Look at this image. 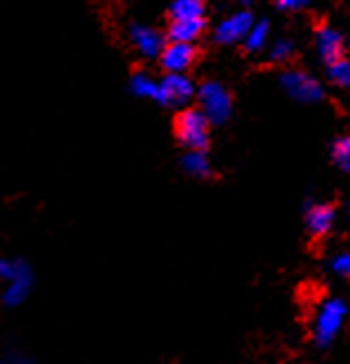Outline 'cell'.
<instances>
[{"instance_id":"5","label":"cell","mask_w":350,"mask_h":364,"mask_svg":"<svg viewBox=\"0 0 350 364\" xmlns=\"http://www.w3.org/2000/svg\"><path fill=\"white\" fill-rule=\"evenodd\" d=\"M197 94L195 83L190 81L185 74H165L161 78V87H158V101L161 105L170 107H181L187 101H192Z\"/></svg>"},{"instance_id":"11","label":"cell","mask_w":350,"mask_h":364,"mask_svg":"<svg viewBox=\"0 0 350 364\" xmlns=\"http://www.w3.org/2000/svg\"><path fill=\"white\" fill-rule=\"evenodd\" d=\"M335 221V208L330 203H310L306 213V228L312 237H324L330 232Z\"/></svg>"},{"instance_id":"20","label":"cell","mask_w":350,"mask_h":364,"mask_svg":"<svg viewBox=\"0 0 350 364\" xmlns=\"http://www.w3.org/2000/svg\"><path fill=\"white\" fill-rule=\"evenodd\" d=\"M295 52V45L292 41L288 38H279L273 43V47H270V58L277 60V63H283V60H288Z\"/></svg>"},{"instance_id":"17","label":"cell","mask_w":350,"mask_h":364,"mask_svg":"<svg viewBox=\"0 0 350 364\" xmlns=\"http://www.w3.org/2000/svg\"><path fill=\"white\" fill-rule=\"evenodd\" d=\"M268 34H270V23L268 21H254V25L250 27L248 36L244 38V45L248 52H263L268 45Z\"/></svg>"},{"instance_id":"25","label":"cell","mask_w":350,"mask_h":364,"mask_svg":"<svg viewBox=\"0 0 350 364\" xmlns=\"http://www.w3.org/2000/svg\"><path fill=\"white\" fill-rule=\"evenodd\" d=\"M0 364H7V362H0Z\"/></svg>"},{"instance_id":"1","label":"cell","mask_w":350,"mask_h":364,"mask_svg":"<svg viewBox=\"0 0 350 364\" xmlns=\"http://www.w3.org/2000/svg\"><path fill=\"white\" fill-rule=\"evenodd\" d=\"M179 144L187 150H205L210 141V121L201 112V107H185L174 121Z\"/></svg>"},{"instance_id":"7","label":"cell","mask_w":350,"mask_h":364,"mask_svg":"<svg viewBox=\"0 0 350 364\" xmlns=\"http://www.w3.org/2000/svg\"><path fill=\"white\" fill-rule=\"evenodd\" d=\"M197 58V47L195 43H177V41H168L158 63L165 70V74H185Z\"/></svg>"},{"instance_id":"19","label":"cell","mask_w":350,"mask_h":364,"mask_svg":"<svg viewBox=\"0 0 350 364\" xmlns=\"http://www.w3.org/2000/svg\"><path fill=\"white\" fill-rule=\"evenodd\" d=\"M332 159L341 170L350 172V134L337 139V144L332 146Z\"/></svg>"},{"instance_id":"8","label":"cell","mask_w":350,"mask_h":364,"mask_svg":"<svg viewBox=\"0 0 350 364\" xmlns=\"http://www.w3.org/2000/svg\"><path fill=\"white\" fill-rule=\"evenodd\" d=\"M254 25V18L250 11H236L228 18H224L219 23V27L214 29V38L221 45H234V43H244V38L248 36L250 27Z\"/></svg>"},{"instance_id":"15","label":"cell","mask_w":350,"mask_h":364,"mask_svg":"<svg viewBox=\"0 0 350 364\" xmlns=\"http://www.w3.org/2000/svg\"><path fill=\"white\" fill-rule=\"evenodd\" d=\"M203 0H174L170 5V21H195L203 18Z\"/></svg>"},{"instance_id":"14","label":"cell","mask_w":350,"mask_h":364,"mask_svg":"<svg viewBox=\"0 0 350 364\" xmlns=\"http://www.w3.org/2000/svg\"><path fill=\"white\" fill-rule=\"evenodd\" d=\"M130 92L136 99H148V101H158V87H161V81L152 78L148 72H134L130 76V83H127Z\"/></svg>"},{"instance_id":"16","label":"cell","mask_w":350,"mask_h":364,"mask_svg":"<svg viewBox=\"0 0 350 364\" xmlns=\"http://www.w3.org/2000/svg\"><path fill=\"white\" fill-rule=\"evenodd\" d=\"M31 273H34L31 264L25 257H0V284H7Z\"/></svg>"},{"instance_id":"13","label":"cell","mask_w":350,"mask_h":364,"mask_svg":"<svg viewBox=\"0 0 350 364\" xmlns=\"http://www.w3.org/2000/svg\"><path fill=\"white\" fill-rule=\"evenodd\" d=\"M181 166L187 175L195 177V179H210L212 177V164L208 159V154H205V150H187L181 159Z\"/></svg>"},{"instance_id":"22","label":"cell","mask_w":350,"mask_h":364,"mask_svg":"<svg viewBox=\"0 0 350 364\" xmlns=\"http://www.w3.org/2000/svg\"><path fill=\"white\" fill-rule=\"evenodd\" d=\"M312 3V0H277V5L285 11H297V9H304Z\"/></svg>"},{"instance_id":"18","label":"cell","mask_w":350,"mask_h":364,"mask_svg":"<svg viewBox=\"0 0 350 364\" xmlns=\"http://www.w3.org/2000/svg\"><path fill=\"white\" fill-rule=\"evenodd\" d=\"M328 78L335 85L344 87V90H350V60L348 58H337L328 63Z\"/></svg>"},{"instance_id":"9","label":"cell","mask_w":350,"mask_h":364,"mask_svg":"<svg viewBox=\"0 0 350 364\" xmlns=\"http://www.w3.org/2000/svg\"><path fill=\"white\" fill-rule=\"evenodd\" d=\"M0 287H3L0 289V304L7 309H18L27 302L31 291H34V273L11 279L7 284H0Z\"/></svg>"},{"instance_id":"3","label":"cell","mask_w":350,"mask_h":364,"mask_svg":"<svg viewBox=\"0 0 350 364\" xmlns=\"http://www.w3.org/2000/svg\"><path fill=\"white\" fill-rule=\"evenodd\" d=\"M281 87L299 103H317L324 99V87L304 70H288L281 74Z\"/></svg>"},{"instance_id":"2","label":"cell","mask_w":350,"mask_h":364,"mask_svg":"<svg viewBox=\"0 0 350 364\" xmlns=\"http://www.w3.org/2000/svg\"><path fill=\"white\" fill-rule=\"evenodd\" d=\"M197 97H199L201 112L208 117L210 123L221 125V123H226L230 119V114H232V97L221 83H217V81L203 83L201 90L197 92Z\"/></svg>"},{"instance_id":"12","label":"cell","mask_w":350,"mask_h":364,"mask_svg":"<svg viewBox=\"0 0 350 364\" xmlns=\"http://www.w3.org/2000/svg\"><path fill=\"white\" fill-rule=\"evenodd\" d=\"M205 29L203 18L195 21H170L168 27V41H177V43H195Z\"/></svg>"},{"instance_id":"23","label":"cell","mask_w":350,"mask_h":364,"mask_svg":"<svg viewBox=\"0 0 350 364\" xmlns=\"http://www.w3.org/2000/svg\"><path fill=\"white\" fill-rule=\"evenodd\" d=\"M5 362H7V364H36L34 358L27 355V353H11Z\"/></svg>"},{"instance_id":"4","label":"cell","mask_w":350,"mask_h":364,"mask_svg":"<svg viewBox=\"0 0 350 364\" xmlns=\"http://www.w3.org/2000/svg\"><path fill=\"white\" fill-rule=\"evenodd\" d=\"M348 315V306L341 299H328L322 306L319 315H317V324H315V340L319 346H326L335 340L337 331L341 328L344 320Z\"/></svg>"},{"instance_id":"21","label":"cell","mask_w":350,"mask_h":364,"mask_svg":"<svg viewBox=\"0 0 350 364\" xmlns=\"http://www.w3.org/2000/svg\"><path fill=\"white\" fill-rule=\"evenodd\" d=\"M332 268H335L339 275L350 279V252H344V255L335 257V262H332Z\"/></svg>"},{"instance_id":"24","label":"cell","mask_w":350,"mask_h":364,"mask_svg":"<svg viewBox=\"0 0 350 364\" xmlns=\"http://www.w3.org/2000/svg\"><path fill=\"white\" fill-rule=\"evenodd\" d=\"M348 219H350V199H348Z\"/></svg>"},{"instance_id":"10","label":"cell","mask_w":350,"mask_h":364,"mask_svg":"<svg viewBox=\"0 0 350 364\" xmlns=\"http://www.w3.org/2000/svg\"><path fill=\"white\" fill-rule=\"evenodd\" d=\"M315 45H317V52L326 63H332L344 56V38L339 31H335L328 25L317 27L315 31Z\"/></svg>"},{"instance_id":"6","label":"cell","mask_w":350,"mask_h":364,"mask_svg":"<svg viewBox=\"0 0 350 364\" xmlns=\"http://www.w3.org/2000/svg\"><path fill=\"white\" fill-rule=\"evenodd\" d=\"M127 36H130L132 47L143 58H158L165 47V38L161 31L146 23H132L127 27Z\"/></svg>"}]
</instances>
